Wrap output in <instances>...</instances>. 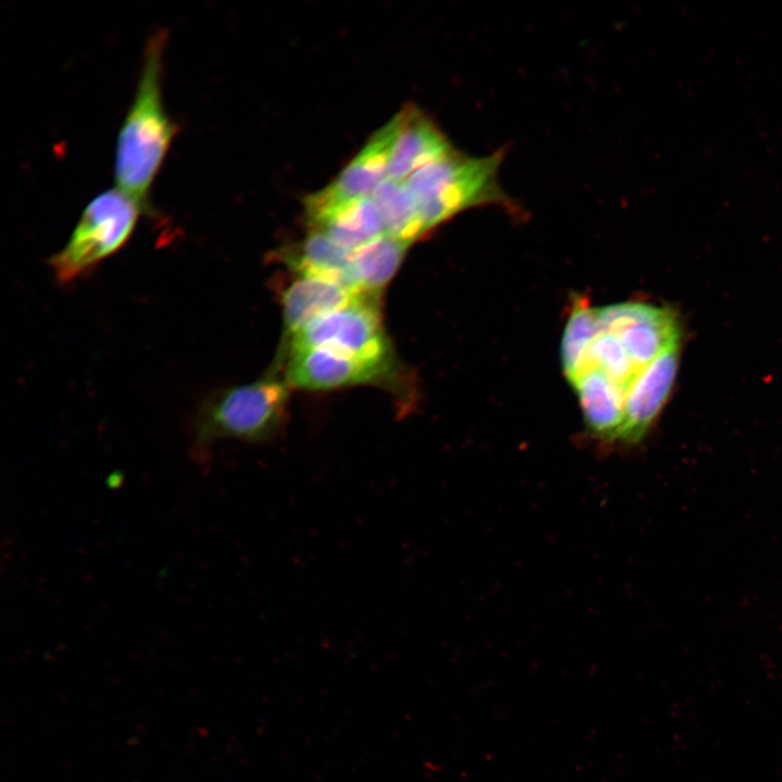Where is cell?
Segmentation results:
<instances>
[{"instance_id": "obj_9", "label": "cell", "mask_w": 782, "mask_h": 782, "mask_svg": "<svg viewBox=\"0 0 782 782\" xmlns=\"http://www.w3.org/2000/svg\"><path fill=\"white\" fill-rule=\"evenodd\" d=\"M395 116L398 134L388 166V179L404 181L419 168L456 150L432 118L417 105L406 104Z\"/></svg>"}, {"instance_id": "obj_16", "label": "cell", "mask_w": 782, "mask_h": 782, "mask_svg": "<svg viewBox=\"0 0 782 782\" xmlns=\"http://www.w3.org/2000/svg\"><path fill=\"white\" fill-rule=\"evenodd\" d=\"M371 197L381 214L387 236L411 245L426 235L415 201L403 181L386 178Z\"/></svg>"}, {"instance_id": "obj_8", "label": "cell", "mask_w": 782, "mask_h": 782, "mask_svg": "<svg viewBox=\"0 0 782 782\" xmlns=\"http://www.w3.org/2000/svg\"><path fill=\"white\" fill-rule=\"evenodd\" d=\"M679 343L668 348L645 366L631 383L617 443L636 444L648 432L673 386L679 363Z\"/></svg>"}, {"instance_id": "obj_18", "label": "cell", "mask_w": 782, "mask_h": 782, "mask_svg": "<svg viewBox=\"0 0 782 782\" xmlns=\"http://www.w3.org/2000/svg\"><path fill=\"white\" fill-rule=\"evenodd\" d=\"M590 367L604 371L627 391L640 373L632 364L619 337L606 331H598L588 351L583 371Z\"/></svg>"}, {"instance_id": "obj_7", "label": "cell", "mask_w": 782, "mask_h": 782, "mask_svg": "<svg viewBox=\"0 0 782 782\" xmlns=\"http://www.w3.org/2000/svg\"><path fill=\"white\" fill-rule=\"evenodd\" d=\"M392 361H370L326 349H286L283 381L311 391L382 382Z\"/></svg>"}, {"instance_id": "obj_12", "label": "cell", "mask_w": 782, "mask_h": 782, "mask_svg": "<svg viewBox=\"0 0 782 782\" xmlns=\"http://www.w3.org/2000/svg\"><path fill=\"white\" fill-rule=\"evenodd\" d=\"M307 225L310 231L321 232L352 252L386 235L371 195L346 203Z\"/></svg>"}, {"instance_id": "obj_10", "label": "cell", "mask_w": 782, "mask_h": 782, "mask_svg": "<svg viewBox=\"0 0 782 782\" xmlns=\"http://www.w3.org/2000/svg\"><path fill=\"white\" fill-rule=\"evenodd\" d=\"M360 293L332 279L295 275L280 294L287 337L318 317L345 306Z\"/></svg>"}, {"instance_id": "obj_17", "label": "cell", "mask_w": 782, "mask_h": 782, "mask_svg": "<svg viewBox=\"0 0 782 782\" xmlns=\"http://www.w3.org/2000/svg\"><path fill=\"white\" fill-rule=\"evenodd\" d=\"M598 331L596 307L584 298H576L560 343L562 366L571 383L583 371L588 351Z\"/></svg>"}, {"instance_id": "obj_5", "label": "cell", "mask_w": 782, "mask_h": 782, "mask_svg": "<svg viewBox=\"0 0 782 782\" xmlns=\"http://www.w3.org/2000/svg\"><path fill=\"white\" fill-rule=\"evenodd\" d=\"M378 295L360 293L345 306L287 337L286 349L318 348L370 361H392Z\"/></svg>"}, {"instance_id": "obj_4", "label": "cell", "mask_w": 782, "mask_h": 782, "mask_svg": "<svg viewBox=\"0 0 782 782\" xmlns=\"http://www.w3.org/2000/svg\"><path fill=\"white\" fill-rule=\"evenodd\" d=\"M142 205L118 188L99 193L84 209L68 240L49 258L59 285L76 282L117 253L131 238Z\"/></svg>"}, {"instance_id": "obj_6", "label": "cell", "mask_w": 782, "mask_h": 782, "mask_svg": "<svg viewBox=\"0 0 782 782\" xmlns=\"http://www.w3.org/2000/svg\"><path fill=\"white\" fill-rule=\"evenodd\" d=\"M398 134L394 116L368 139L346 167L324 189L304 201L306 222L312 223L352 201L371 195L387 178Z\"/></svg>"}, {"instance_id": "obj_11", "label": "cell", "mask_w": 782, "mask_h": 782, "mask_svg": "<svg viewBox=\"0 0 782 782\" xmlns=\"http://www.w3.org/2000/svg\"><path fill=\"white\" fill-rule=\"evenodd\" d=\"M572 384L589 433L605 444L617 443L628 391L594 367L584 370Z\"/></svg>"}, {"instance_id": "obj_2", "label": "cell", "mask_w": 782, "mask_h": 782, "mask_svg": "<svg viewBox=\"0 0 782 782\" xmlns=\"http://www.w3.org/2000/svg\"><path fill=\"white\" fill-rule=\"evenodd\" d=\"M289 386L275 377L225 387L207 394L192 421V456L200 461L222 440L266 443L282 430Z\"/></svg>"}, {"instance_id": "obj_14", "label": "cell", "mask_w": 782, "mask_h": 782, "mask_svg": "<svg viewBox=\"0 0 782 782\" xmlns=\"http://www.w3.org/2000/svg\"><path fill=\"white\" fill-rule=\"evenodd\" d=\"M632 364L642 370L680 341L678 320L669 310L647 304L633 324L617 333Z\"/></svg>"}, {"instance_id": "obj_13", "label": "cell", "mask_w": 782, "mask_h": 782, "mask_svg": "<svg viewBox=\"0 0 782 782\" xmlns=\"http://www.w3.org/2000/svg\"><path fill=\"white\" fill-rule=\"evenodd\" d=\"M352 254L328 236L310 231L304 240L282 252V261L295 275L332 279L356 290L351 274Z\"/></svg>"}, {"instance_id": "obj_3", "label": "cell", "mask_w": 782, "mask_h": 782, "mask_svg": "<svg viewBox=\"0 0 782 782\" xmlns=\"http://www.w3.org/2000/svg\"><path fill=\"white\" fill-rule=\"evenodd\" d=\"M504 156L503 149L483 156H469L455 150L408 176L403 184L415 201L426 235L472 207L512 206V198L499 180Z\"/></svg>"}, {"instance_id": "obj_1", "label": "cell", "mask_w": 782, "mask_h": 782, "mask_svg": "<svg viewBox=\"0 0 782 782\" xmlns=\"http://www.w3.org/2000/svg\"><path fill=\"white\" fill-rule=\"evenodd\" d=\"M166 42L164 29L148 39L136 92L118 131L115 152L116 188L148 213L152 185L178 133L163 102Z\"/></svg>"}, {"instance_id": "obj_15", "label": "cell", "mask_w": 782, "mask_h": 782, "mask_svg": "<svg viewBox=\"0 0 782 782\" xmlns=\"http://www.w3.org/2000/svg\"><path fill=\"white\" fill-rule=\"evenodd\" d=\"M409 244L390 236L381 238L357 249L352 254V281L354 288L363 293L378 295L390 281Z\"/></svg>"}]
</instances>
